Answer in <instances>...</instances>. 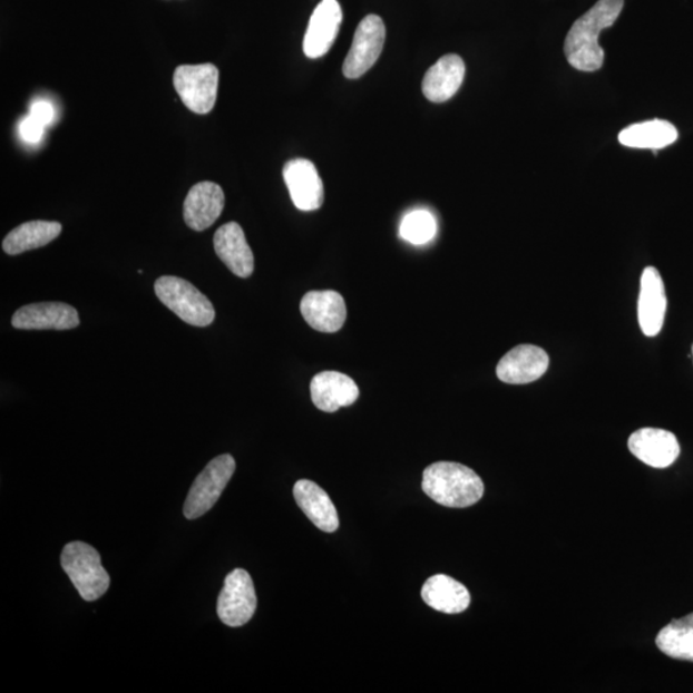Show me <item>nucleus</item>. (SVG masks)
Masks as SVG:
<instances>
[{"label": "nucleus", "instance_id": "nucleus-1", "mask_svg": "<svg viewBox=\"0 0 693 693\" xmlns=\"http://www.w3.org/2000/svg\"><path fill=\"white\" fill-rule=\"evenodd\" d=\"M623 7L624 0H598L589 11L573 23L565 39L564 52L574 69L585 72L602 69L605 52L598 45L599 33L613 27Z\"/></svg>", "mask_w": 693, "mask_h": 693}, {"label": "nucleus", "instance_id": "nucleus-2", "mask_svg": "<svg viewBox=\"0 0 693 693\" xmlns=\"http://www.w3.org/2000/svg\"><path fill=\"white\" fill-rule=\"evenodd\" d=\"M422 491L439 505L463 509L476 505L485 495L484 480L462 463L439 461L422 475Z\"/></svg>", "mask_w": 693, "mask_h": 693}, {"label": "nucleus", "instance_id": "nucleus-3", "mask_svg": "<svg viewBox=\"0 0 693 693\" xmlns=\"http://www.w3.org/2000/svg\"><path fill=\"white\" fill-rule=\"evenodd\" d=\"M61 565L86 602H96L107 593L111 579L101 565L100 555L95 547L84 543L66 545Z\"/></svg>", "mask_w": 693, "mask_h": 693}, {"label": "nucleus", "instance_id": "nucleus-4", "mask_svg": "<svg viewBox=\"0 0 693 693\" xmlns=\"http://www.w3.org/2000/svg\"><path fill=\"white\" fill-rule=\"evenodd\" d=\"M155 292L158 300L185 323L201 328L214 323V304L185 279L160 276L156 281Z\"/></svg>", "mask_w": 693, "mask_h": 693}, {"label": "nucleus", "instance_id": "nucleus-5", "mask_svg": "<svg viewBox=\"0 0 693 693\" xmlns=\"http://www.w3.org/2000/svg\"><path fill=\"white\" fill-rule=\"evenodd\" d=\"M218 76L213 64L182 65L174 72V88L192 113L207 115L216 105Z\"/></svg>", "mask_w": 693, "mask_h": 693}, {"label": "nucleus", "instance_id": "nucleus-6", "mask_svg": "<svg viewBox=\"0 0 693 693\" xmlns=\"http://www.w3.org/2000/svg\"><path fill=\"white\" fill-rule=\"evenodd\" d=\"M234 471L235 460L232 455L217 456L216 459L209 461L194 480L187 500H185V518L198 519L213 509L234 476Z\"/></svg>", "mask_w": 693, "mask_h": 693}, {"label": "nucleus", "instance_id": "nucleus-7", "mask_svg": "<svg viewBox=\"0 0 693 693\" xmlns=\"http://www.w3.org/2000/svg\"><path fill=\"white\" fill-rule=\"evenodd\" d=\"M257 607L255 586L247 570L235 569L225 578L217 602V615L227 627L247 624Z\"/></svg>", "mask_w": 693, "mask_h": 693}, {"label": "nucleus", "instance_id": "nucleus-8", "mask_svg": "<svg viewBox=\"0 0 693 693\" xmlns=\"http://www.w3.org/2000/svg\"><path fill=\"white\" fill-rule=\"evenodd\" d=\"M385 43V27L377 14L363 19L354 32L352 46L343 64L345 78L359 79L373 67Z\"/></svg>", "mask_w": 693, "mask_h": 693}, {"label": "nucleus", "instance_id": "nucleus-9", "mask_svg": "<svg viewBox=\"0 0 693 693\" xmlns=\"http://www.w3.org/2000/svg\"><path fill=\"white\" fill-rule=\"evenodd\" d=\"M283 177L295 207L310 213L323 206L324 184L311 160L291 159L283 168Z\"/></svg>", "mask_w": 693, "mask_h": 693}, {"label": "nucleus", "instance_id": "nucleus-10", "mask_svg": "<svg viewBox=\"0 0 693 693\" xmlns=\"http://www.w3.org/2000/svg\"><path fill=\"white\" fill-rule=\"evenodd\" d=\"M79 324L78 311L62 302L27 304L12 318V325L22 331H69Z\"/></svg>", "mask_w": 693, "mask_h": 693}, {"label": "nucleus", "instance_id": "nucleus-11", "mask_svg": "<svg viewBox=\"0 0 693 693\" xmlns=\"http://www.w3.org/2000/svg\"><path fill=\"white\" fill-rule=\"evenodd\" d=\"M548 363V354L540 346L520 344L498 362L496 374L507 384H528L546 373Z\"/></svg>", "mask_w": 693, "mask_h": 693}, {"label": "nucleus", "instance_id": "nucleus-12", "mask_svg": "<svg viewBox=\"0 0 693 693\" xmlns=\"http://www.w3.org/2000/svg\"><path fill=\"white\" fill-rule=\"evenodd\" d=\"M629 451L651 468L665 469L680 458L677 437L657 428H642L628 439Z\"/></svg>", "mask_w": 693, "mask_h": 693}, {"label": "nucleus", "instance_id": "nucleus-13", "mask_svg": "<svg viewBox=\"0 0 693 693\" xmlns=\"http://www.w3.org/2000/svg\"><path fill=\"white\" fill-rule=\"evenodd\" d=\"M342 20V8L338 0H321L304 33V55L312 59L325 56L334 45Z\"/></svg>", "mask_w": 693, "mask_h": 693}, {"label": "nucleus", "instance_id": "nucleus-14", "mask_svg": "<svg viewBox=\"0 0 693 693\" xmlns=\"http://www.w3.org/2000/svg\"><path fill=\"white\" fill-rule=\"evenodd\" d=\"M667 300L665 286L658 270L650 266L641 276L638 297V323L646 336H656L662 332Z\"/></svg>", "mask_w": 693, "mask_h": 693}, {"label": "nucleus", "instance_id": "nucleus-15", "mask_svg": "<svg viewBox=\"0 0 693 693\" xmlns=\"http://www.w3.org/2000/svg\"><path fill=\"white\" fill-rule=\"evenodd\" d=\"M301 312L306 323L321 333L341 331L346 319L344 299L335 291H312L304 294Z\"/></svg>", "mask_w": 693, "mask_h": 693}, {"label": "nucleus", "instance_id": "nucleus-16", "mask_svg": "<svg viewBox=\"0 0 693 693\" xmlns=\"http://www.w3.org/2000/svg\"><path fill=\"white\" fill-rule=\"evenodd\" d=\"M225 206V194L218 184L202 182L189 191L184 201V222L194 232L208 230L222 216Z\"/></svg>", "mask_w": 693, "mask_h": 693}, {"label": "nucleus", "instance_id": "nucleus-17", "mask_svg": "<svg viewBox=\"0 0 693 693\" xmlns=\"http://www.w3.org/2000/svg\"><path fill=\"white\" fill-rule=\"evenodd\" d=\"M311 399L316 408L335 412L358 401L360 391L354 380L340 371H323L311 380Z\"/></svg>", "mask_w": 693, "mask_h": 693}, {"label": "nucleus", "instance_id": "nucleus-18", "mask_svg": "<svg viewBox=\"0 0 693 693\" xmlns=\"http://www.w3.org/2000/svg\"><path fill=\"white\" fill-rule=\"evenodd\" d=\"M216 255L231 272L240 277H250L255 270V257L238 223L218 227L214 236Z\"/></svg>", "mask_w": 693, "mask_h": 693}, {"label": "nucleus", "instance_id": "nucleus-19", "mask_svg": "<svg viewBox=\"0 0 693 693\" xmlns=\"http://www.w3.org/2000/svg\"><path fill=\"white\" fill-rule=\"evenodd\" d=\"M293 495L301 510L320 530L333 534L340 527V519L331 497L314 481L299 480L294 485Z\"/></svg>", "mask_w": 693, "mask_h": 693}, {"label": "nucleus", "instance_id": "nucleus-20", "mask_svg": "<svg viewBox=\"0 0 693 693\" xmlns=\"http://www.w3.org/2000/svg\"><path fill=\"white\" fill-rule=\"evenodd\" d=\"M463 76L462 58L456 55L443 56L427 71L422 80V92L433 104H443L459 91Z\"/></svg>", "mask_w": 693, "mask_h": 693}, {"label": "nucleus", "instance_id": "nucleus-21", "mask_svg": "<svg viewBox=\"0 0 693 693\" xmlns=\"http://www.w3.org/2000/svg\"><path fill=\"white\" fill-rule=\"evenodd\" d=\"M421 597L428 606L443 614H461L471 602L467 587L445 574L429 578L421 588Z\"/></svg>", "mask_w": 693, "mask_h": 693}, {"label": "nucleus", "instance_id": "nucleus-22", "mask_svg": "<svg viewBox=\"0 0 693 693\" xmlns=\"http://www.w3.org/2000/svg\"><path fill=\"white\" fill-rule=\"evenodd\" d=\"M62 225L57 222H29L17 226L3 241V251L7 255L17 256L23 252L47 246L58 238Z\"/></svg>", "mask_w": 693, "mask_h": 693}, {"label": "nucleus", "instance_id": "nucleus-23", "mask_svg": "<svg viewBox=\"0 0 693 693\" xmlns=\"http://www.w3.org/2000/svg\"><path fill=\"white\" fill-rule=\"evenodd\" d=\"M679 139V131L671 123L651 120L633 124L619 134L621 145L637 149H662Z\"/></svg>", "mask_w": 693, "mask_h": 693}, {"label": "nucleus", "instance_id": "nucleus-24", "mask_svg": "<svg viewBox=\"0 0 693 693\" xmlns=\"http://www.w3.org/2000/svg\"><path fill=\"white\" fill-rule=\"evenodd\" d=\"M656 645L666 656L693 662V613L665 625L658 632Z\"/></svg>", "mask_w": 693, "mask_h": 693}, {"label": "nucleus", "instance_id": "nucleus-25", "mask_svg": "<svg viewBox=\"0 0 693 693\" xmlns=\"http://www.w3.org/2000/svg\"><path fill=\"white\" fill-rule=\"evenodd\" d=\"M437 223L432 214L424 209L412 211L406 215L400 226V234L406 242L421 246L435 238Z\"/></svg>", "mask_w": 693, "mask_h": 693}, {"label": "nucleus", "instance_id": "nucleus-26", "mask_svg": "<svg viewBox=\"0 0 693 693\" xmlns=\"http://www.w3.org/2000/svg\"><path fill=\"white\" fill-rule=\"evenodd\" d=\"M46 126L40 124L37 118H33L31 115L25 117L19 126L21 138L30 143V145H37V143L43 138Z\"/></svg>", "mask_w": 693, "mask_h": 693}, {"label": "nucleus", "instance_id": "nucleus-27", "mask_svg": "<svg viewBox=\"0 0 693 693\" xmlns=\"http://www.w3.org/2000/svg\"><path fill=\"white\" fill-rule=\"evenodd\" d=\"M30 115L40 124L48 126L55 120V108L48 100H38L31 106Z\"/></svg>", "mask_w": 693, "mask_h": 693}, {"label": "nucleus", "instance_id": "nucleus-28", "mask_svg": "<svg viewBox=\"0 0 693 693\" xmlns=\"http://www.w3.org/2000/svg\"><path fill=\"white\" fill-rule=\"evenodd\" d=\"M692 358H693V344H692Z\"/></svg>", "mask_w": 693, "mask_h": 693}]
</instances>
